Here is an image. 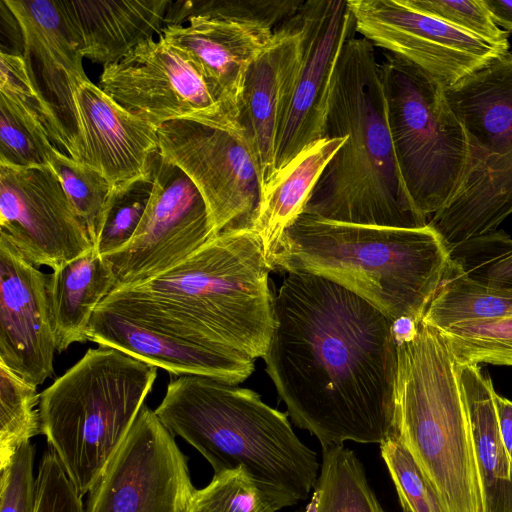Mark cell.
Segmentation results:
<instances>
[{
	"label": "cell",
	"mask_w": 512,
	"mask_h": 512,
	"mask_svg": "<svg viewBox=\"0 0 512 512\" xmlns=\"http://www.w3.org/2000/svg\"><path fill=\"white\" fill-rule=\"evenodd\" d=\"M261 238L227 228L165 272L114 289L98 307L226 354L263 358L274 329V297Z\"/></svg>",
	"instance_id": "7a4b0ae2"
},
{
	"label": "cell",
	"mask_w": 512,
	"mask_h": 512,
	"mask_svg": "<svg viewBox=\"0 0 512 512\" xmlns=\"http://www.w3.org/2000/svg\"><path fill=\"white\" fill-rule=\"evenodd\" d=\"M160 35L188 59L238 120L246 76L274 31L257 22L195 17Z\"/></svg>",
	"instance_id": "d6986e66"
},
{
	"label": "cell",
	"mask_w": 512,
	"mask_h": 512,
	"mask_svg": "<svg viewBox=\"0 0 512 512\" xmlns=\"http://www.w3.org/2000/svg\"><path fill=\"white\" fill-rule=\"evenodd\" d=\"M459 363L512 366V316L437 329Z\"/></svg>",
	"instance_id": "d6a6232c"
},
{
	"label": "cell",
	"mask_w": 512,
	"mask_h": 512,
	"mask_svg": "<svg viewBox=\"0 0 512 512\" xmlns=\"http://www.w3.org/2000/svg\"><path fill=\"white\" fill-rule=\"evenodd\" d=\"M156 376L157 367L99 345L40 393L41 433L81 496L125 439Z\"/></svg>",
	"instance_id": "52a82bcc"
},
{
	"label": "cell",
	"mask_w": 512,
	"mask_h": 512,
	"mask_svg": "<svg viewBox=\"0 0 512 512\" xmlns=\"http://www.w3.org/2000/svg\"><path fill=\"white\" fill-rule=\"evenodd\" d=\"M495 406L500 436L512 461V401L496 392Z\"/></svg>",
	"instance_id": "b9f144b4"
},
{
	"label": "cell",
	"mask_w": 512,
	"mask_h": 512,
	"mask_svg": "<svg viewBox=\"0 0 512 512\" xmlns=\"http://www.w3.org/2000/svg\"><path fill=\"white\" fill-rule=\"evenodd\" d=\"M82 162L114 186L151 174L157 127L129 112L90 80L76 89Z\"/></svg>",
	"instance_id": "ffe728a7"
},
{
	"label": "cell",
	"mask_w": 512,
	"mask_h": 512,
	"mask_svg": "<svg viewBox=\"0 0 512 512\" xmlns=\"http://www.w3.org/2000/svg\"><path fill=\"white\" fill-rule=\"evenodd\" d=\"M22 34L26 69L57 128L61 151L82 162L75 92L89 80L79 34L62 1L3 0Z\"/></svg>",
	"instance_id": "2e32d148"
},
{
	"label": "cell",
	"mask_w": 512,
	"mask_h": 512,
	"mask_svg": "<svg viewBox=\"0 0 512 512\" xmlns=\"http://www.w3.org/2000/svg\"><path fill=\"white\" fill-rule=\"evenodd\" d=\"M194 491L187 457L144 405L89 491L84 512H185Z\"/></svg>",
	"instance_id": "7c38bea8"
},
{
	"label": "cell",
	"mask_w": 512,
	"mask_h": 512,
	"mask_svg": "<svg viewBox=\"0 0 512 512\" xmlns=\"http://www.w3.org/2000/svg\"><path fill=\"white\" fill-rule=\"evenodd\" d=\"M0 59V93L29 107L43 122L52 142L61 151V141L53 118L32 85L22 55L1 52Z\"/></svg>",
	"instance_id": "60d3db41"
},
{
	"label": "cell",
	"mask_w": 512,
	"mask_h": 512,
	"mask_svg": "<svg viewBox=\"0 0 512 512\" xmlns=\"http://www.w3.org/2000/svg\"><path fill=\"white\" fill-rule=\"evenodd\" d=\"M345 141L346 137L315 141L276 171L263 188L251 228L261 238L270 266L285 231L303 214L321 173Z\"/></svg>",
	"instance_id": "d4e9b609"
},
{
	"label": "cell",
	"mask_w": 512,
	"mask_h": 512,
	"mask_svg": "<svg viewBox=\"0 0 512 512\" xmlns=\"http://www.w3.org/2000/svg\"><path fill=\"white\" fill-rule=\"evenodd\" d=\"M154 411L214 474L242 469L275 511L306 500L314 488L317 453L296 436L287 413L253 390L203 376L172 377Z\"/></svg>",
	"instance_id": "277c9868"
},
{
	"label": "cell",
	"mask_w": 512,
	"mask_h": 512,
	"mask_svg": "<svg viewBox=\"0 0 512 512\" xmlns=\"http://www.w3.org/2000/svg\"><path fill=\"white\" fill-rule=\"evenodd\" d=\"M450 262L428 224L398 228L301 214L287 228L272 270L328 279L361 297L394 323H419Z\"/></svg>",
	"instance_id": "5b68a950"
},
{
	"label": "cell",
	"mask_w": 512,
	"mask_h": 512,
	"mask_svg": "<svg viewBox=\"0 0 512 512\" xmlns=\"http://www.w3.org/2000/svg\"><path fill=\"white\" fill-rule=\"evenodd\" d=\"M314 489L315 512H384L368 484L363 464L344 445L322 448Z\"/></svg>",
	"instance_id": "83f0119b"
},
{
	"label": "cell",
	"mask_w": 512,
	"mask_h": 512,
	"mask_svg": "<svg viewBox=\"0 0 512 512\" xmlns=\"http://www.w3.org/2000/svg\"><path fill=\"white\" fill-rule=\"evenodd\" d=\"M56 150L40 118L21 101L0 93V164L47 166Z\"/></svg>",
	"instance_id": "f1b7e54d"
},
{
	"label": "cell",
	"mask_w": 512,
	"mask_h": 512,
	"mask_svg": "<svg viewBox=\"0 0 512 512\" xmlns=\"http://www.w3.org/2000/svg\"><path fill=\"white\" fill-rule=\"evenodd\" d=\"M157 135L160 155L180 168L203 197L212 236L251 227L261 183L241 135L192 120L166 122Z\"/></svg>",
	"instance_id": "4fadbf2b"
},
{
	"label": "cell",
	"mask_w": 512,
	"mask_h": 512,
	"mask_svg": "<svg viewBox=\"0 0 512 512\" xmlns=\"http://www.w3.org/2000/svg\"><path fill=\"white\" fill-rule=\"evenodd\" d=\"M150 169L154 186L134 236L103 256L114 273L116 288L154 278L213 237L207 206L189 177L159 151Z\"/></svg>",
	"instance_id": "5bb4252c"
},
{
	"label": "cell",
	"mask_w": 512,
	"mask_h": 512,
	"mask_svg": "<svg viewBox=\"0 0 512 512\" xmlns=\"http://www.w3.org/2000/svg\"><path fill=\"white\" fill-rule=\"evenodd\" d=\"M33 462L34 447L26 442L0 469V512H36L37 478Z\"/></svg>",
	"instance_id": "f35d334b"
},
{
	"label": "cell",
	"mask_w": 512,
	"mask_h": 512,
	"mask_svg": "<svg viewBox=\"0 0 512 512\" xmlns=\"http://www.w3.org/2000/svg\"><path fill=\"white\" fill-rule=\"evenodd\" d=\"M0 225L36 267L55 270L94 248L50 165L0 164Z\"/></svg>",
	"instance_id": "e0dca14e"
},
{
	"label": "cell",
	"mask_w": 512,
	"mask_h": 512,
	"mask_svg": "<svg viewBox=\"0 0 512 512\" xmlns=\"http://www.w3.org/2000/svg\"><path fill=\"white\" fill-rule=\"evenodd\" d=\"M36 388L0 362V469L22 444L41 433Z\"/></svg>",
	"instance_id": "f546056e"
},
{
	"label": "cell",
	"mask_w": 512,
	"mask_h": 512,
	"mask_svg": "<svg viewBox=\"0 0 512 512\" xmlns=\"http://www.w3.org/2000/svg\"><path fill=\"white\" fill-rule=\"evenodd\" d=\"M512 316V291L470 278L450 258L422 321L440 329L457 323Z\"/></svg>",
	"instance_id": "4316f807"
},
{
	"label": "cell",
	"mask_w": 512,
	"mask_h": 512,
	"mask_svg": "<svg viewBox=\"0 0 512 512\" xmlns=\"http://www.w3.org/2000/svg\"><path fill=\"white\" fill-rule=\"evenodd\" d=\"M470 278L512 291V238L502 230L470 239L450 251Z\"/></svg>",
	"instance_id": "e575fe53"
},
{
	"label": "cell",
	"mask_w": 512,
	"mask_h": 512,
	"mask_svg": "<svg viewBox=\"0 0 512 512\" xmlns=\"http://www.w3.org/2000/svg\"><path fill=\"white\" fill-rule=\"evenodd\" d=\"M55 351L48 276L1 231L0 362L38 386L54 372Z\"/></svg>",
	"instance_id": "ac0fdd59"
},
{
	"label": "cell",
	"mask_w": 512,
	"mask_h": 512,
	"mask_svg": "<svg viewBox=\"0 0 512 512\" xmlns=\"http://www.w3.org/2000/svg\"><path fill=\"white\" fill-rule=\"evenodd\" d=\"M417 11L508 51V34L492 19L483 0H404Z\"/></svg>",
	"instance_id": "74e56055"
},
{
	"label": "cell",
	"mask_w": 512,
	"mask_h": 512,
	"mask_svg": "<svg viewBox=\"0 0 512 512\" xmlns=\"http://www.w3.org/2000/svg\"><path fill=\"white\" fill-rule=\"evenodd\" d=\"M468 158L451 199L428 225L449 251L497 230L512 213V50L446 88Z\"/></svg>",
	"instance_id": "ba28073f"
},
{
	"label": "cell",
	"mask_w": 512,
	"mask_h": 512,
	"mask_svg": "<svg viewBox=\"0 0 512 512\" xmlns=\"http://www.w3.org/2000/svg\"><path fill=\"white\" fill-rule=\"evenodd\" d=\"M381 70L397 163L416 209L428 219L461 181L468 158L465 130L437 79L388 53Z\"/></svg>",
	"instance_id": "9c48e42d"
},
{
	"label": "cell",
	"mask_w": 512,
	"mask_h": 512,
	"mask_svg": "<svg viewBox=\"0 0 512 512\" xmlns=\"http://www.w3.org/2000/svg\"><path fill=\"white\" fill-rule=\"evenodd\" d=\"M98 86L157 128L173 120H192L242 136L236 117L191 62L161 35L103 67Z\"/></svg>",
	"instance_id": "30bf717a"
},
{
	"label": "cell",
	"mask_w": 512,
	"mask_h": 512,
	"mask_svg": "<svg viewBox=\"0 0 512 512\" xmlns=\"http://www.w3.org/2000/svg\"><path fill=\"white\" fill-rule=\"evenodd\" d=\"M326 137H346V141L321 173L303 213L398 228L428 224L416 209L397 163L375 46L361 36L351 37L338 59Z\"/></svg>",
	"instance_id": "3957f363"
},
{
	"label": "cell",
	"mask_w": 512,
	"mask_h": 512,
	"mask_svg": "<svg viewBox=\"0 0 512 512\" xmlns=\"http://www.w3.org/2000/svg\"><path fill=\"white\" fill-rule=\"evenodd\" d=\"M493 21L512 32V0H483Z\"/></svg>",
	"instance_id": "7bdbcfd3"
},
{
	"label": "cell",
	"mask_w": 512,
	"mask_h": 512,
	"mask_svg": "<svg viewBox=\"0 0 512 512\" xmlns=\"http://www.w3.org/2000/svg\"><path fill=\"white\" fill-rule=\"evenodd\" d=\"M300 36L297 11L274 31L246 76L238 123L254 159L261 192L276 172L275 146L283 85L298 56Z\"/></svg>",
	"instance_id": "7402d4cb"
},
{
	"label": "cell",
	"mask_w": 512,
	"mask_h": 512,
	"mask_svg": "<svg viewBox=\"0 0 512 512\" xmlns=\"http://www.w3.org/2000/svg\"><path fill=\"white\" fill-rule=\"evenodd\" d=\"M303 0H177L167 9L164 27L183 25L195 17L234 19L276 30L299 10Z\"/></svg>",
	"instance_id": "4dcf8cb0"
},
{
	"label": "cell",
	"mask_w": 512,
	"mask_h": 512,
	"mask_svg": "<svg viewBox=\"0 0 512 512\" xmlns=\"http://www.w3.org/2000/svg\"><path fill=\"white\" fill-rule=\"evenodd\" d=\"M116 288L108 262L95 248L48 275V297L57 352L88 340L98 305Z\"/></svg>",
	"instance_id": "484cf974"
},
{
	"label": "cell",
	"mask_w": 512,
	"mask_h": 512,
	"mask_svg": "<svg viewBox=\"0 0 512 512\" xmlns=\"http://www.w3.org/2000/svg\"><path fill=\"white\" fill-rule=\"evenodd\" d=\"M395 430L446 512H481L479 480L457 360L443 335L420 321L395 324Z\"/></svg>",
	"instance_id": "8992f818"
},
{
	"label": "cell",
	"mask_w": 512,
	"mask_h": 512,
	"mask_svg": "<svg viewBox=\"0 0 512 512\" xmlns=\"http://www.w3.org/2000/svg\"><path fill=\"white\" fill-rule=\"evenodd\" d=\"M403 512H446L442 500L397 433L380 444Z\"/></svg>",
	"instance_id": "d590c367"
},
{
	"label": "cell",
	"mask_w": 512,
	"mask_h": 512,
	"mask_svg": "<svg viewBox=\"0 0 512 512\" xmlns=\"http://www.w3.org/2000/svg\"><path fill=\"white\" fill-rule=\"evenodd\" d=\"M88 340L163 368L172 376L196 375L237 385L254 371L251 357L211 350L100 307L92 315Z\"/></svg>",
	"instance_id": "44dd1931"
},
{
	"label": "cell",
	"mask_w": 512,
	"mask_h": 512,
	"mask_svg": "<svg viewBox=\"0 0 512 512\" xmlns=\"http://www.w3.org/2000/svg\"><path fill=\"white\" fill-rule=\"evenodd\" d=\"M36 478V512H84L82 496L52 448L44 452Z\"/></svg>",
	"instance_id": "ab89813d"
},
{
	"label": "cell",
	"mask_w": 512,
	"mask_h": 512,
	"mask_svg": "<svg viewBox=\"0 0 512 512\" xmlns=\"http://www.w3.org/2000/svg\"><path fill=\"white\" fill-rule=\"evenodd\" d=\"M298 13L300 46L283 85L276 171L307 146L325 138L334 71L345 43L357 33L348 0L304 1Z\"/></svg>",
	"instance_id": "8fae6325"
},
{
	"label": "cell",
	"mask_w": 512,
	"mask_h": 512,
	"mask_svg": "<svg viewBox=\"0 0 512 512\" xmlns=\"http://www.w3.org/2000/svg\"><path fill=\"white\" fill-rule=\"evenodd\" d=\"M49 165L85 224L94 245L101 216L113 185L93 167L72 159L60 150L53 153Z\"/></svg>",
	"instance_id": "836d02e7"
},
{
	"label": "cell",
	"mask_w": 512,
	"mask_h": 512,
	"mask_svg": "<svg viewBox=\"0 0 512 512\" xmlns=\"http://www.w3.org/2000/svg\"><path fill=\"white\" fill-rule=\"evenodd\" d=\"M171 0L62 1L84 58L103 67L123 59L141 42L160 35Z\"/></svg>",
	"instance_id": "603a6c76"
},
{
	"label": "cell",
	"mask_w": 512,
	"mask_h": 512,
	"mask_svg": "<svg viewBox=\"0 0 512 512\" xmlns=\"http://www.w3.org/2000/svg\"><path fill=\"white\" fill-rule=\"evenodd\" d=\"M153 186L152 174L113 186L94 242L98 254H110L132 239L149 204Z\"/></svg>",
	"instance_id": "1f68e13d"
},
{
	"label": "cell",
	"mask_w": 512,
	"mask_h": 512,
	"mask_svg": "<svg viewBox=\"0 0 512 512\" xmlns=\"http://www.w3.org/2000/svg\"><path fill=\"white\" fill-rule=\"evenodd\" d=\"M457 363L472 435L481 512H512V461L499 432L496 391L479 365Z\"/></svg>",
	"instance_id": "cb8c5ba5"
},
{
	"label": "cell",
	"mask_w": 512,
	"mask_h": 512,
	"mask_svg": "<svg viewBox=\"0 0 512 512\" xmlns=\"http://www.w3.org/2000/svg\"><path fill=\"white\" fill-rule=\"evenodd\" d=\"M263 359L292 422L322 448L380 445L396 433L395 323L346 288L288 272Z\"/></svg>",
	"instance_id": "6da1fadb"
},
{
	"label": "cell",
	"mask_w": 512,
	"mask_h": 512,
	"mask_svg": "<svg viewBox=\"0 0 512 512\" xmlns=\"http://www.w3.org/2000/svg\"><path fill=\"white\" fill-rule=\"evenodd\" d=\"M356 32L447 88L507 52L408 6L404 0H348Z\"/></svg>",
	"instance_id": "9a60e30c"
},
{
	"label": "cell",
	"mask_w": 512,
	"mask_h": 512,
	"mask_svg": "<svg viewBox=\"0 0 512 512\" xmlns=\"http://www.w3.org/2000/svg\"><path fill=\"white\" fill-rule=\"evenodd\" d=\"M185 512H276L242 469L214 474L204 488L195 489Z\"/></svg>",
	"instance_id": "8d00e7d4"
}]
</instances>
